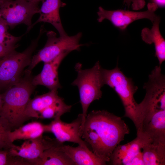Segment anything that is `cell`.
Masks as SVG:
<instances>
[{
	"label": "cell",
	"instance_id": "cb8c5ba5",
	"mask_svg": "<svg viewBox=\"0 0 165 165\" xmlns=\"http://www.w3.org/2000/svg\"><path fill=\"white\" fill-rule=\"evenodd\" d=\"M9 27L0 20V45L7 47L17 46L16 43L23 36L16 37L10 34L8 31Z\"/></svg>",
	"mask_w": 165,
	"mask_h": 165
},
{
	"label": "cell",
	"instance_id": "7a4b0ae2",
	"mask_svg": "<svg viewBox=\"0 0 165 165\" xmlns=\"http://www.w3.org/2000/svg\"><path fill=\"white\" fill-rule=\"evenodd\" d=\"M31 73L27 70L23 77L1 94L3 104L0 115L12 129L20 127L26 120L25 111L35 86Z\"/></svg>",
	"mask_w": 165,
	"mask_h": 165
},
{
	"label": "cell",
	"instance_id": "4fadbf2b",
	"mask_svg": "<svg viewBox=\"0 0 165 165\" xmlns=\"http://www.w3.org/2000/svg\"><path fill=\"white\" fill-rule=\"evenodd\" d=\"M42 4L39 8V16L38 20L27 28L28 32L36 24L40 22L51 24L58 31L60 36L67 35L62 24L59 14L60 8L65 4L61 0H41Z\"/></svg>",
	"mask_w": 165,
	"mask_h": 165
},
{
	"label": "cell",
	"instance_id": "8992f818",
	"mask_svg": "<svg viewBox=\"0 0 165 165\" xmlns=\"http://www.w3.org/2000/svg\"><path fill=\"white\" fill-rule=\"evenodd\" d=\"M104 83L114 90L120 98L125 110V117L130 119L134 123L138 103L134 95L138 90L132 79L127 77L117 65L111 70L102 68Z\"/></svg>",
	"mask_w": 165,
	"mask_h": 165
},
{
	"label": "cell",
	"instance_id": "ac0fdd59",
	"mask_svg": "<svg viewBox=\"0 0 165 165\" xmlns=\"http://www.w3.org/2000/svg\"><path fill=\"white\" fill-rule=\"evenodd\" d=\"M137 136L150 139H165V110L153 114L138 131Z\"/></svg>",
	"mask_w": 165,
	"mask_h": 165
},
{
	"label": "cell",
	"instance_id": "30bf717a",
	"mask_svg": "<svg viewBox=\"0 0 165 165\" xmlns=\"http://www.w3.org/2000/svg\"><path fill=\"white\" fill-rule=\"evenodd\" d=\"M82 119L81 113L78 115L75 119L70 123L62 121L61 118L54 119L50 124L45 125V132L53 133L56 140L61 143L63 144L65 142H72L89 149L80 135Z\"/></svg>",
	"mask_w": 165,
	"mask_h": 165
},
{
	"label": "cell",
	"instance_id": "52a82bcc",
	"mask_svg": "<svg viewBox=\"0 0 165 165\" xmlns=\"http://www.w3.org/2000/svg\"><path fill=\"white\" fill-rule=\"evenodd\" d=\"M47 39L44 47L32 57L31 62L27 70L31 72L41 62H47L53 59L61 53L75 50H79L83 45L79 44L82 33L68 36L57 37L54 31H48L46 33Z\"/></svg>",
	"mask_w": 165,
	"mask_h": 165
},
{
	"label": "cell",
	"instance_id": "f546056e",
	"mask_svg": "<svg viewBox=\"0 0 165 165\" xmlns=\"http://www.w3.org/2000/svg\"><path fill=\"white\" fill-rule=\"evenodd\" d=\"M3 104V100L2 95L0 94V111L2 110Z\"/></svg>",
	"mask_w": 165,
	"mask_h": 165
},
{
	"label": "cell",
	"instance_id": "5bb4252c",
	"mask_svg": "<svg viewBox=\"0 0 165 165\" xmlns=\"http://www.w3.org/2000/svg\"><path fill=\"white\" fill-rule=\"evenodd\" d=\"M137 137L142 144L144 165H164L165 139H149Z\"/></svg>",
	"mask_w": 165,
	"mask_h": 165
},
{
	"label": "cell",
	"instance_id": "1f68e13d",
	"mask_svg": "<svg viewBox=\"0 0 165 165\" xmlns=\"http://www.w3.org/2000/svg\"><path fill=\"white\" fill-rule=\"evenodd\" d=\"M3 0H0V6L2 4L3 2Z\"/></svg>",
	"mask_w": 165,
	"mask_h": 165
},
{
	"label": "cell",
	"instance_id": "9c48e42d",
	"mask_svg": "<svg viewBox=\"0 0 165 165\" xmlns=\"http://www.w3.org/2000/svg\"><path fill=\"white\" fill-rule=\"evenodd\" d=\"M148 9L144 11L137 12L123 9L108 10L100 6L97 12V21L101 22L105 19L110 21L115 27L121 30L126 29L129 24L137 20L147 19L152 23L159 16L155 12L158 7L153 2L147 4Z\"/></svg>",
	"mask_w": 165,
	"mask_h": 165
},
{
	"label": "cell",
	"instance_id": "d4e9b609",
	"mask_svg": "<svg viewBox=\"0 0 165 165\" xmlns=\"http://www.w3.org/2000/svg\"><path fill=\"white\" fill-rule=\"evenodd\" d=\"M14 160L10 156L9 150L0 149V165H14Z\"/></svg>",
	"mask_w": 165,
	"mask_h": 165
},
{
	"label": "cell",
	"instance_id": "2e32d148",
	"mask_svg": "<svg viewBox=\"0 0 165 165\" xmlns=\"http://www.w3.org/2000/svg\"><path fill=\"white\" fill-rule=\"evenodd\" d=\"M160 17H158L152 23L151 29L145 28L141 32V38L148 44L153 43L155 50V56L157 57L159 65L161 66L165 60V40L162 36L159 29Z\"/></svg>",
	"mask_w": 165,
	"mask_h": 165
},
{
	"label": "cell",
	"instance_id": "e0dca14e",
	"mask_svg": "<svg viewBox=\"0 0 165 165\" xmlns=\"http://www.w3.org/2000/svg\"><path fill=\"white\" fill-rule=\"evenodd\" d=\"M142 149V144L138 138L123 145H119L113 151L110 162L113 165H129L134 158Z\"/></svg>",
	"mask_w": 165,
	"mask_h": 165
},
{
	"label": "cell",
	"instance_id": "7c38bea8",
	"mask_svg": "<svg viewBox=\"0 0 165 165\" xmlns=\"http://www.w3.org/2000/svg\"><path fill=\"white\" fill-rule=\"evenodd\" d=\"M70 53H63L51 61L44 63L41 72L32 78V84L35 86H44L50 90H57L61 88L58 79V70L62 60Z\"/></svg>",
	"mask_w": 165,
	"mask_h": 165
},
{
	"label": "cell",
	"instance_id": "ffe728a7",
	"mask_svg": "<svg viewBox=\"0 0 165 165\" xmlns=\"http://www.w3.org/2000/svg\"><path fill=\"white\" fill-rule=\"evenodd\" d=\"M60 144L46 150L42 156L30 162V165H75L72 160L58 146Z\"/></svg>",
	"mask_w": 165,
	"mask_h": 165
},
{
	"label": "cell",
	"instance_id": "484cf974",
	"mask_svg": "<svg viewBox=\"0 0 165 165\" xmlns=\"http://www.w3.org/2000/svg\"><path fill=\"white\" fill-rule=\"evenodd\" d=\"M124 3L129 7L131 4L132 9L138 10L143 9L145 5V0H124Z\"/></svg>",
	"mask_w": 165,
	"mask_h": 165
},
{
	"label": "cell",
	"instance_id": "44dd1931",
	"mask_svg": "<svg viewBox=\"0 0 165 165\" xmlns=\"http://www.w3.org/2000/svg\"><path fill=\"white\" fill-rule=\"evenodd\" d=\"M45 125L35 121L20 126L9 132L10 140L13 143L17 140H28L39 137L45 132Z\"/></svg>",
	"mask_w": 165,
	"mask_h": 165
},
{
	"label": "cell",
	"instance_id": "d6986e66",
	"mask_svg": "<svg viewBox=\"0 0 165 165\" xmlns=\"http://www.w3.org/2000/svg\"><path fill=\"white\" fill-rule=\"evenodd\" d=\"M61 98L58 96L57 90H52L30 99L24 112L26 119L27 120L30 118H38L39 114L42 111Z\"/></svg>",
	"mask_w": 165,
	"mask_h": 165
},
{
	"label": "cell",
	"instance_id": "9a60e30c",
	"mask_svg": "<svg viewBox=\"0 0 165 165\" xmlns=\"http://www.w3.org/2000/svg\"><path fill=\"white\" fill-rule=\"evenodd\" d=\"M59 148L64 152L75 165H104L106 162L95 154L90 149L78 145L73 147L63 144L58 145Z\"/></svg>",
	"mask_w": 165,
	"mask_h": 165
},
{
	"label": "cell",
	"instance_id": "603a6c76",
	"mask_svg": "<svg viewBox=\"0 0 165 165\" xmlns=\"http://www.w3.org/2000/svg\"><path fill=\"white\" fill-rule=\"evenodd\" d=\"M12 128L0 115V149L9 150L15 145L10 140L9 134Z\"/></svg>",
	"mask_w": 165,
	"mask_h": 165
},
{
	"label": "cell",
	"instance_id": "7402d4cb",
	"mask_svg": "<svg viewBox=\"0 0 165 165\" xmlns=\"http://www.w3.org/2000/svg\"><path fill=\"white\" fill-rule=\"evenodd\" d=\"M72 106L67 105L61 98L54 103L46 108L39 114L38 118L55 119L61 118L64 113L70 112Z\"/></svg>",
	"mask_w": 165,
	"mask_h": 165
},
{
	"label": "cell",
	"instance_id": "3957f363",
	"mask_svg": "<svg viewBox=\"0 0 165 165\" xmlns=\"http://www.w3.org/2000/svg\"><path fill=\"white\" fill-rule=\"evenodd\" d=\"M143 88L145 96L137 105L134 123L137 131L140 130L155 113L165 110V77L161 66H156L148 76Z\"/></svg>",
	"mask_w": 165,
	"mask_h": 165
},
{
	"label": "cell",
	"instance_id": "8fae6325",
	"mask_svg": "<svg viewBox=\"0 0 165 165\" xmlns=\"http://www.w3.org/2000/svg\"><path fill=\"white\" fill-rule=\"evenodd\" d=\"M60 144L56 139L42 135L28 140L20 146L15 145L9 150V154L12 157L22 158L30 165L31 162L41 157L46 150Z\"/></svg>",
	"mask_w": 165,
	"mask_h": 165
},
{
	"label": "cell",
	"instance_id": "277c9868",
	"mask_svg": "<svg viewBox=\"0 0 165 165\" xmlns=\"http://www.w3.org/2000/svg\"><path fill=\"white\" fill-rule=\"evenodd\" d=\"M102 68L99 61L89 69H82L80 63H77L75 66L78 75L71 84L77 86L79 92L82 109V122L80 130L81 134L89 106L94 101L99 100L102 97V93L101 89L104 85Z\"/></svg>",
	"mask_w": 165,
	"mask_h": 165
},
{
	"label": "cell",
	"instance_id": "5b68a950",
	"mask_svg": "<svg viewBox=\"0 0 165 165\" xmlns=\"http://www.w3.org/2000/svg\"><path fill=\"white\" fill-rule=\"evenodd\" d=\"M45 31L41 28L38 37L23 52L14 50L0 58V89H7L20 80L24 69L30 65L32 53Z\"/></svg>",
	"mask_w": 165,
	"mask_h": 165
},
{
	"label": "cell",
	"instance_id": "6da1fadb",
	"mask_svg": "<svg viewBox=\"0 0 165 165\" xmlns=\"http://www.w3.org/2000/svg\"><path fill=\"white\" fill-rule=\"evenodd\" d=\"M122 118L105 110L93 111L86 117L81 138L92 151L106 163L115 148L129 134Z\"/></svg>",
	"mask_w": 165,
	"mask_h": 165
},
{
	"label": "cell",
	"instance_id": "4316f807",
	"mask_svg": "<svg viewBox=\"0 0 165 165\" xmlns=\"http://www.w3.org/2000/svg\"><path fill=\"white\" fill-rule=\"evenodd\" d=\"M144 165L142 151H141L132 159L129 165Z\"/></svg>",
	"mask_w": 165,
	"mask_h": 165
},
{
	"label": "cell",
	"instance_id": "83f0119b",
	"mask_svg": "<svg viewBox=\"0 0 165 165\" xmlns=\"http://www.w3.org/2000/svg\"><path fill=\"white\" fill-rule=\"evenodd\" d=\"M18 46V45L13 47H7L0 45V58L9 53L12 50H15Z\"/></svg>",
	"mask_w": 165,
	"mask_h": 165
},
{
	"label": "cell",
	"instance_id": "4dcf8cb0",
	"mask_svg": "<svg viewBox=\"0 0 165 165\" xmlns=\"http://www.w3.org/2000/svg\"><path fill=\"white\" fill-rule=\"evenodd\" d=\"M7 0H3L4 2L6 1H7ZM26 0L28 1H35V2H39V1H41V0Z\"/></svg>",
	"mask_w": 165,
	"mask_h": 165
},
{
	"label": "cell",
	"instance_id": "ba28073f",
	"mask_svg": "<svg viewBox=\"0 0 165 165\" xmlns=\"http://www.w3.org/2000/svg\"><path fill=\"white\" fill-rule=\"evenodd\" d=\"M38 2L26 0H10L3 2L0 6V20L11 29L21 24L30 27L31 20L39 13Z\"/></svg>",
	"mask_w": 165,
	"mask_h": 165
},
{
	"label": "cell",
	"instance_id": "f1b7e54d",
	"mask_svg": "<svg viewBox=\"0 0 165 165\" xmlns=\"http://www.w3.org/2000/svg\"><path fill=\"white\" fill-rule=\"evenodd\" d=\"M152 2L157 5L158 7L163 8L165 7V0H151Z\"/></svg>",
	"mask_w": 165,
	"mask_h": 165
}]
</instances>
